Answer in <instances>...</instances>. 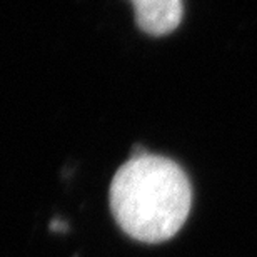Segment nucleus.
<instances>
[{"label": "nucleus", "instance_id": "nucleus-1", "mask_svg": "<svg viewBox=\"0 0 257 257\" xmlns=\"http://www.w3.org/2000/svg\"><path fill=\"white\" fill-rule=\"evenodd\" d=\"M191 207V182L182 167L167 157L139 149L112 179L114 219L139 242L172 239L186 224Z\"/></svg>", "mask_w": 257, "mask_h": 257}, {"label": "nucleus", "instance_id": "nucleus-2", "mask_svg": "<svg viewBox=\"0 0 257 257\" xmlns=\"http://www.w3.org/2000/svg\"><path fill=\"white\" fill-rule=\"evenodd\" d=\"M137 27L154 37L174 32L182 22V0H131Z\"/></svg>", "mask_w": 257, "mask_h": 257}]
</instances>
